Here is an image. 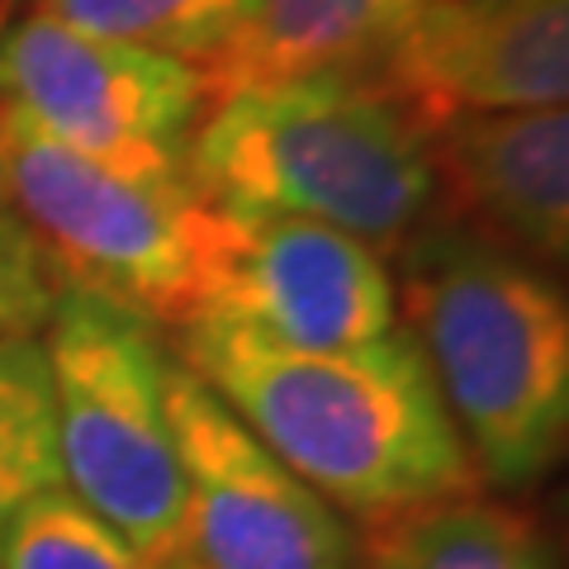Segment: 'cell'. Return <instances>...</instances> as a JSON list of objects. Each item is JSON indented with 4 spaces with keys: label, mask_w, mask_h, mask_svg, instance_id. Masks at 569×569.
<instances>
[{
    "label": "cell",
    "mask_w": 569,
    "mask_h": 569,
    "mask_svg": "<svg viewBox=\"0 0 569 569\" xmlns=\"http://www.w3.org/2000/svg\"><path fill=\"white\" fill-rule=\"evenodd\" d=\"M418 6L422 0H257L233 58L209 77V100L266 81L370 77Z\"/></svg>",
    "instance_id": "8fae6325"
},
{
    "label": "cell",
    "mask_w": 569,
    "mask_h": 569,
    "mask_svg": "<svg viewBox=\"0 0 569 569\" xmlns=\"http://www.w3.org/2000/svg\"><path fill=\"white\" fill-rule=\"evenodd\" d=\"M0 110L96 162L181 171L209 81L167 52L24 14L0 29Z\"/></svg>",
    "instance_id": "8992f818"
},
{
    "label": "cell",
    "mask_w": 569,
    "mask_h": 569,
    "mask_svg": "<svg viewBox=\"0 0 569 569\" xmlns=\"http://www.w3.org/2000/svg\"><path fill=\"white\" fill-rule=\"evenodd\" d=\"M176 347V361L342 518L370 527L479 493L403 323L366 347L290 351L223 318H194Z\"/></svg>",
    "instance_id": "6da1fadb"
},
{
    "label": "cell",
    "mask_w": 569,
    "mask_h": 569,
    "mask_svg": "<svg viewBox=\"0 0 569 569\" xmlns=\"http://www.w3.org/2000/svg\"><path fill=\"white\" fill-rule=\"evenodd\" d=\"M167 408L181 460L176 569H361V537L261 447L171 356Z\"/></svg>",
    "instance_id": "52a82bcc"
},
{
    "label": "cell",
    "mask_w": 569,
    "mask_h": 569,
    "mask_svg": "<svg viewBox=\"0 0 569 569\" xmlns=\"http://www.w3.org/2000/svg\"><path fill=\"white\" fill-rule=\"evenodd\" d=\"M441 223L531 266L569 257V114L565 104L460 114L427 133Z\"/></svg>",
    "instance_id": "30bf717a"
},
{
    "label": "cell",
    "mask_w": 569,
    "mask_h": 569,
    "mask_svg": "<svg viewBox=\"0 0 569 569\" xmlns=\"http://www.w3.org/2000/svg\"><path fill=\"white\" fill-rule=\"evenodd\" d=\"M0 186L62 284L152 328L181 332L204 313L219 213L186 167H110L0 110Z\"/></svg>",
    "instance_id": "277c9868"
},
{
    "label": "cell",
    "mask_w": 569,
    "mask_h": 569,
    "mask_svg": "<svg viewBox=\"0 0 569 569\" xmlns=\"http://www.w3.org/2000/svg\"><path fill=\"white\" fill-rule=\"evenodd\" d=\"M219 209L290 213L395 257L437 223L427 133L376 77H299L213 96L186 142Z\"/></svg>",
    "instance_id": "3957f363"
},
{
    "label": "cell",
    "mask_w": 569,
    "mask_h": 569,
    "mask_svg": "<svg viewBox=\"0 0 569 569\" xmlns=\"http://www.w3.org/2000/svg\"><path fill=\"white\" fill-rule=\"evenodd\" d=\"M10 223H20V219H14V213H10V200H6V186H0V228H10Z\"/></svg>",
    "instance_id": "e0dca14e"
},
{
    "label": "cell",
    "mask_w": 569,
    "mask_h": 569,
    "mask_svg": "<svg viewBox=\"0 0 569 569\" xmlns=\"http://www.w3.org/2000/svg\"><path fill=\"white\" fill-rule=\"evenodd\" d=\"M62 295L43 247L20 223L0 228V337H39Z\"/></svg>",
    "instance_id": "2e32d148"
},
{
    "label": "cell",
    "mask_w": 569,
    "mask_h": 569,
    "mask_svg": "<svg viewBox=\"0 0 569 569\" xmlns=\"http://www.w3.org/2000/svg\"><path fill=\"white\" fill-rule=\"evenodd\" d=\"M403 332L422 351L479 485L527 489L569 432V309L541 266L456 223L399 252Z\"/></svg>",
    "instance_id": "7a4b0ae2"
},
{
    "label": "cell",
    "mask_w": 569,
    "mask_h": 569,
    "mask_svg": "<svg viewBox=\"0 0 569 569\" xmlns=\"http://www.w3.org/2000/svg\"><path fill=\"white\" fill-rule=\"evenodd\" d=\"M10 6H14V0H0V29L10 24Z\"/></svg>",
    "instance_id": "ac0fdd59"
},
{
    "label": "cell",
    "mask_w": 569,
    "mask_h": 569,
    "mask_svg": "<svg viewBox=\"0 0 569 569\" xmlns=\"http://www.w3.org/2000/svg\"><path fill=\"white\" fill-rule=\"evenodd\" d=\"M62 489L52 376L39 337H0V546L14 518Z\"/></svg>",
    "instance_id": "5bb4252c"
},
{
    "label": "cell",
    "mask_w": 569,
    "mask_h": 569,
    "mask_svg": "<svg viewBox=\"0 0 569 569\" xmlns=\"http://www.w3.org/2000/svg\"><path fill=\"white\" fill-rule=\"evenodd\" d=\"M0 569H167L133 550L67 489L29 503L0 546Z\"/></svg>",
    "instance_id": "9a60e30c"
},
{
    "label": "cell",
    "mask_w": 569,
    "mask_h": 569,
    "mask_svg": "<svg viewBox=\"0 0 569 569\" xmlns=\"http://www.w3.org/2000/svg\"><path fill=\"white\" fill-rule=\"evenodd\" d=\"M361 569H556L537 527L479 493L361 531Z\"/></svg>",
    "instance_id": "7c38bea8"
},
{
    "label": "cell",
    "mask_w": 569,
    "mask_h": 569,
    "mask_svg": "<svg viewBox=\"0 0 569 569\" xmlns=\"http://www.w3.org/2000/svg\"><path fill=\"white\" fill-rule=\"evenodd\" d=\"M200 318H223L290 351H347L399 328V290L376 247L290 213L213 204Z\"/></svg>",
    "instance_id": "ba28073f"
},
{
    "label": "cell",
    "mask_w": 569,
    "mask_h": 569,
    "mask_svg": "<svg viewBox=\"0 0 569 569\" xmlns=\"http://www.w3.org/2000/svg\"><path fill=\"white\" fill-rule=\"evenodd\" d=\"M39 342L52 376L62 489L133 550L176 569L186 489L162 337L129 309L62 284Z\"/></svg>",
    "instance_id": "5b68a950"
},
{
    "label": "cell",
    "mask_w": 569,
    "mask_h": 569,
    "mask_svg": "<svg viewBox=\"0 0 569 569\" xmlns=\"http://www.w3.org/2000/svg\"><path fill=\"white\" fill-rule=\"evenodd\" d=\"M257 0H33V14L62 20L96 39H119L176 62L219 71L252 24Z\"/></svg>",
    "instance_id": "4fadbf2b"
},
{
    "label": "cell",
    "mask_w": 569,
    "mask_h": 569,
    "mask_svg": "<svg viewBox=\"0 0 569 569\" xmlns=\"http://www.w3.org/2000/svg\"><path fill=\"white\" fill-rule=\"evenodd\" d=\"M422 133L569 96V0H422L370 71Z\"/></svg>",
    "instance_id": "9c48e42d"
}]
</instances>
